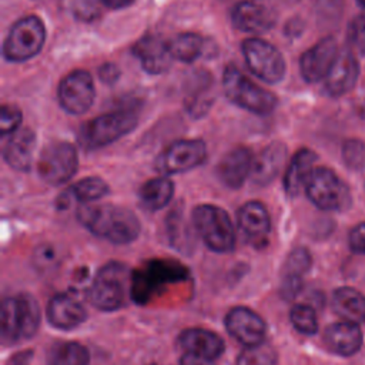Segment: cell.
I'll return each mask as SVG.
<instances>
[{
  "mask_svg": "<svg viewBox=\"0 0 365 365\" xmlns=\"http://www.w3.org/2000/svg\"><path fill=\"white\" fill-rule=\"evenodd\" d=\"M77 218L90 232L114 244H130L141 231L135 214L120 205L84 204L77 210Z\"/></svg>",
  "mask_w": 365,
  "mask_h": 365,
  "instance_id": "obj_1",
  "label": "cell"
},
{
  "mask_svg": "<svg viewBox=\"0 0 365 365\" xmlns=\"http://www.w3.org/2000/svg\"><path fill=\"white\" fill-rule=\"evenodd\" d=\"M222 90L231 103L258 115L271 114L278 106L274 93L257 86L232 64L224 68Z\"/></svg>",
  "mask_w": 365,
  "mask_h": 365,
  "instance_id": "obj_2",
  "label": "cell"
},
{
  "mask_svg": "<svg viewBox=\"0 0 365 365\" xmlns=\"http://www.w3.org/2000/svg\"><path fill=\"white\" fill-rule=\"evenodd\" d=\"M137 124L138 115L133 108L104 113L81 125L78 141L86 150H98L128 134Z\"/></svg>",
  "mask_w": 365,
  "mask_h": 365,
  "instance_id": "obj_3",
  "label": "cell"
},
{
  "mask_svg": "<svg viewBox=\"0 0 365 365\" xmlns=\"http://www.w3.org/2000/svg\"><path fill=\"white\" fill-rule=\"evenodd\" d=\"M192 225L204 244L215 252H230L235 247V230L221 207L200 204L191 214Z\"/></svg>",
  "mask_w": 365,
  "mask_h": 365,
  "instance_id": "obj_4",
  "label": "cell"
},
{
  "mask_svg": "<svg viewBox=\"0 0 365 365\" xmlns=\"http://www.w3.org/2000/svg\"><path fill=\"white\" fill-rule=\"evenodd\" d=\"M40 325V307L30 294L4 298L1 304V338L16 342L33 336Z\"/></svg>",
  "mask_w": 365,
  "mask_h": 365,
  "instance_id": "obj_5",
  "label": "cell"
},
{
  "mask_svg": "<svg viewBox=\"0 0 365 365\" xmlns=\"http://www.w3.org/2000/svg\"><path fill=\"white\" fill-rule=\"evenodd\" d=\"M46 41V27L40 17L24 16L13 23L3 43V57L11 63H23L40 53Z\"/></svg>",
  "mask_w": 365,
  "mask_h": 365,
  "instance_id": "obj_6",
  "label": "cell"
},
{
  "mask_svg": "<svg viewBox=\"0 0 365 365\" xmlns=\"http://www.w3.org/2000/svg\"><path fill=\"white\" fill-rule=\"evenodd\" d=\"M305 194L322 211H344L352 202L346 182L328 167H315L305 185Z\"/></svg>",
  "mask_w": 365,
  "mask_h": 365,
  "instance_id": "obj_7",
  "label": "cell"
},
{
  "mask_svg": "<svg viewBox=\"0 0 365 365\" xmlns=\"http://www.w3.org/2000/svg\"><path fill=\"white\" fill-rule=\"evenodd\" d=\"M128 284L127 267L121 262H108L94 277L88 301L100 311H115L124 305Z\"/></svg>",
  "mask_w": 365,
  "mask_h": 365,
  "instance_id": "obj_8",
  "label": "cell"
},
{
  "mask_svg": "<svg viewBox=\"0 0 365 365\" xmlns=\"http://www.w3.org/2000/svg\"><path fill=\"white\" fill-rule=\"evenodd\" d=\"M241 50L247 67L255 77L268 84L279 83L284 78L287 71L285 58L274 44L251 37L242 41Z\"/></svg>",
  "mask_w": 365,
  "mask_h": 365,
  "instance_id": "obj_9",
  "label": "cell"
},
{
  "mask_svg": "<svg viewBox=\"0 0 365 365\" xmlns=\"http://www.w3.org/2000/svg\"><path fill=\"white\" fill-rule=\"evenodd\" d=\"M77 167V150L67 141H53L47 144L37 160V173L40 178L50 185L67 182L76 174Z\"/></svg>",
  "mask_w": 365,
  "mask_h": 365,
  "instance_id": "obj_10",
  "label": "cell"
},
{
  "mask_svg": "<svg viewBox=\"0 0 365 365\" xmlns=\"http://www.w3.org/2000/svg\"><path fill=\"white\" fill-rule=\"evenodd\" d=\"M207 158V144L200 138H182L171 143L155 160L161 175H174L201 165Z\"/></svg>",
  "mask_w": 365,
  "mask_h": 365,
  "instance_id": "obj_11",
  "label": "cell"
},
{
  "mask_svg": "<svg viewBox=\"0 0 365 365\" xmlns=\"http://www.w3.org/2000/svg\"><path fill=\"white\" fill-rule=\"evenodd\" d=\"M96 88L93 77L86 70H74L61 78L57 88V98L64 111L80 115L88 111L94 103Z\"/></svg>",
  "mask_w": 365,
  "mask_h": 365,
  "instance_id": "obj_12",
  "label": "cell"
},
{
  "mask_svg": "<svg viewBox=\"0 0 365 365\" xmlns=\"http://www.w3.org/2000/svg\"><path fill=\"white\" fill-rule=\"evenodd\" d=\"M338 53V43L332 36L321 38L299 57V73L302 78L307 83H318L324 80Z\"/></svg>",
  "mask_w": 365,
  "mask_h": 365,
  "instance_id": "obj_13",
  "label": "cell"
},
{
  "mask_svg": "<svg viewBox=\"0 0 365 365\" xmlns=\"http://www.w3.org/2000/svg\"><path fill=\"white\" fill-rule=\"evenodd\" d=\"M359 63L356 54L344 48L338 53L331 70L324 78V90L329 97L338 98L349 93L359 78Z\"/></svg>",
  "mask_w": 365,
  "mask_h": 365,
  "instance_id": "obj_14",
  "label": "cell"
},
{
  "mask_svg": "<svg viewBox=\"0 0 365 365\" xmlns=\"http://www.w3.org/2000/svg\"><path fill=\"white\" fill-rule=\"evenodd\" d=\"M225 327L231 336L245 346L264 342L267 332L265 321L257 312L245 307L232 308L225 317Z\"/></svg>",
  "mask_w": 365,
  "mask_h": 365,
  "instance_id": "obj_15",
  "label": "cell"
},
{
  "mask_svg": "<svg viewBox=\"0 0 365 365\" xmlns=\"http://www.w3.org/2000/svg\"><path fill=\"white\" fill-rule=\"evenodd\" d=\"M254 164V155L245 145H237L231 148L220 160L217 167V175L220 181L231 188L238 190L244 185L248 177H251Z\"/></svg>",
  "mask_w": 365,
  "mask_h": 365,
  "instance_id": "obj_16",
  "label": "cell"
},
{
  "mask_svg": "<svg viewBox=\"0 0 365 365\" xmlns=\"http://www.w3.org/2000/svg\"><path fill=\"white\" fill-rule=\"evenodd\" d=\"M131 51L138 58L143 70L153 76L165 73L174 60L168 41L155 34H147L137 40Z\"/></svg>",
  "mask_w": 365,
  "mask_h": 365,
  "instance_id": "obj_17",
  "label": "cell"
},
{
  "mask_svg": "<svg viewBox=\"0 0 365 365\" xmlns=\"http://www.w3.org/2000/svg\"><path fill=\"white\" fill-rule=\"evenodd\" d=\"M231 24L244 33L261 34L275 24V16L268 7L252 0L237 3L230 11Z\"/></svg>",
  "mask_w": 365,
  "mask_h": 365,
  "instance_id": "obj_18",
  "label": "cell"
},
{
  "mask_svg": "<svg viewBox=\"0 0 365 365\" xmlns=\"http://www.w3.org/2000/svg\"><path fill=\"white\" fill-rule=\"evenodd\" d=\"M288 155L287 145L282 141H272L254 157L251 180L255 185L264 187L272 182L285 165Z\"/></svg>",
  "mask_w": 365,
  "mask_h": 365,
  "instance_id": "obj_19",
  "label": "cell"
},
{
  "mask_svg": "<svg viewBox=\"0 0 365 365\" xmlns=\"http://www.w3.org/2000/svg\"><path fill=\"white\" fill-rule=\"evenodd\" d=\"M87 318L83 304L70 294H57L47 304V319L58 329H73Z\"/></svg>",
  "mask_w": 365,
  "mask_h": 365,
  "instance_id": "obj_20",
  "label": "cell"
},
{
  "mask_svg": "<svg viewBox=\"0 0 365 365\" xmlns=\"http://www.w3.org/2000/svg\"><path fill=\"white\" fill-rule=\"evenodd\" d=\"M34 148L36 133L29 127H23L9 135L3 145V158L13 170L29 171L33 164Z\"/></svg>",
  "mask_w": 365,
  "mask_h": 365,
  "instance_id": "obj_21",
  "label": "cell"
},
{
  "mask_svg": "<svg viewBox=\"0 0 365 365\" xmlns=\"http://www.w3.org/2000/svg\"><path fill=\"white\" fill-rule=\"evenodd\" d=\"M178 345L185 354L211 361L218 358L225 348L220 335L202 328H190L182 331L178 338Z\"/></svg>",
  "mask_w": 365,
  "mask_h": 365,
  "instance_id": "obj_22",
  "label": "cell"
},
{
  "mask_svg": "<svg viewBox=\"0 0 365 365\" xmlns=\"http://www.w3.org/2000/svg\"><path fill=\"white\" fill-rule=\"evenodd\" d=\"M317 161V154L311 148H299L289 160L287 170L284 173L282 185L288 197H297L302 190L315 170L314 164Z\"/></svg>",
  "mask_w": 365,
  "mask_h": 365,
  "instance_id": "obj_23",
  "label": "cell"
},
{
  "mask_svg": "<svg viewBox=\"0 0 365 365\" xmlns=\"http://www.w3.org/2000/svg\"><path fill=\"white\" fill-rule=\"evenodd\" d=\"M324 342L329 351L342 356H351L359 351L362 345V331L358 324L341 321L327 327Z\"/></svg>",
  "mask_w": 365,
  "mask_h": 365,
  "instance_id": "obj_24",
  "label": "cell"
},
{
  "mask_svg": "<svg viewBox=\"0 0 365 365\" xmlns=\"http://www.w3.org/2000/svg\"><path fill=\"white\" fill-rule=\"evenodd\" d=\"M241 231L251 240H264L271 231V218L259 201H248L237 212Z\"/></svg>",
  "mask_w": 365,
  "mask_h": 365,
  "instance_id": "obj_25",
  "label": "cell"
},
{
  "mask_svg": "<svg viewBox=\"0 0 365 365\" xmlns=\"http://www.w3.org/2000/svg\"><path fill=\"white\" fill-rule=\"evenodd\" d=\"M174 195V182L167 175L154 177L145 181L138 190V200L144 210L158 211L164 208Z\"/></svg>",
  "mask_w": 365,
  "mask_h": 365,
  "instance_id": "obj_26",
  "label": "cell"
},
{
  "mask_svg": "<svg viewBox=\"0 0 365 365\" xmlns=\"http://www.w3.org/2000/svg\"><path fill=\"white\" fill-rule=\"evenodd\" d=\"M332 308L344 321L361 324L365 321V297L351 287H341L332 294Z\"/></svg>",
  "mask_w": 365,
  "mask_h": 365,
  "instance_id": "obj_27",
  "label": "cell"
},
{
  "mask_svg": "<svg viewBox=\"0 0 365 365\" xmlns=\"http://www.w3.org/2000/svg\"><path fill=\"white\" fill-rule=\"evenodd\" d=\"M168 47L174 60L194 63L204 51V38L197 33L185 31L168 40Z\"/></svg>",
  "mask_w": 365,
  "mask_h": 365,
  "instance_id": "obj_28",
  "label": "cell"
},
{
  "mask_svg": "<svg viewBox=\"0 0 365 365\" xmlns=\"http://www.w3.org/2000/svg\"><path fill=\"white\" fill-rule=\"evenodd\" d=\"M88 349L80 342H58L47 355V365H88Z\"/></svg>",
  "mask_w": 365,
  "mask_h": 365,
  "instance_id": "obj_29",
  "label": "cell"
},
{
  "mask_svg": "<svg viewBox=\"0 0 365 365\" xmlns=\"http://www.w3.org/2000/svg\"><path fill=\"white\" fill-rule=\"evenodd\" d=\"M211 83L208 81V76H198V78L194 80V87L190 90L188 97L185 98V107L187 111L198 118L207 113V110L212 104V96H211Z\"/></svg>",
  "mask_w": 365,
  "mask_h": 365,
  "instance_id": "obj_30",
  "label": "cell"
},
{
  "mask_svg": "<svg viewBox=\"0 0 365 365\" xmlns=\"http://www.w3.org/2000/svg\"><path fill=\"white\" fill-rule=\"evenodd\" d=\"M110 192L108 184L100 177H86L78 180L70 188V195L84 204L101 200Z\"/></svg>",
  "mask_w": 365,
  "mask_h": 365,
  "instance_id": "obj_31",
  "label": "cell"
},
{
  "mask_svg": "<svg viewBox=\"0 0 365 365\" xmlns=\"http://www.w3.org/2000/svg\"><path fill=\"white\" fill-rule=\"evenodd\" d=\"M237 365H277V352L268 342L247 346L240 354Z\"/></svg>",
  "mask_w": 365,
  "mask_h": 365,
  "instance_id": "obj_32",
  "label": "cell"
},
{
  "mask_svg": "<svg viewBox=\"0 0 365 365\" xmlns=\"http://www.w3.org/2000/svg\"><path fill=\"white\" fill-rule=\"evenodd\" d=\"M289 319L294 328L305 335H312L318 331V319L315 309L308 304H297L289 311Z\"/></svg>",
  "mask_w": 365,
  "mask_h": 365,
  "instance_id": "obj_33",
  "label": "cell"
},
{
  "mask_svg": "<svg viewBox=\"0 0 365 365\" xmlns=\"http://www.w3.org/2000/svg\"><path fill=\"white\" fill-rule=\"evenodd\" d=\"M341 155L349 170L359 171L365 168V141L361 138H348L342 143Z\"/></svg>",
  "mask_w": 365,
  "mask_h": 365,
  "instance_id": "obj_34",
  "label": "cell"
},
{
  "mask_svg": "<svg viewBox=\"0 0 365 365\" xmlns=\"http://www.w3.org/2000/svg\"><path fill=\"white\" fill-rule=\"evenodd\" d=\"M311 254L307 248L298 247L292 250L284 264V277H298L302 278V275L311 268Z\"/></svg>",
  "mask_w": 365,
  "mask_h": 365,
  "instance_id": "obj_35",
  "label": "cell"
},
{
  "mask_svg": "<svg viewBox=\"0 0 365 365\" xmlns=\"http://www.w3.org/2000/svg\"><path fill=\"white\" fill-rule=\"evenodd\" d=\"M346 41L349 50L356 56H365V13L355 16L346 30Z\"/></svg>",
  "mask_w": 365,
  "mask_h": 365,
  "instance_id": "obj_36",
  "label": "cell"
},
{
  "mask_svg": "<svg viewBox=\"0 0 365 365\" xmlns=\"http://www.w3.org/2000/svg\"><path fill=\"white\" fill-rule=\"evenodd\" d=\"M68 11L81 21H91L100 16L98 0H66Z\"/></svg>",
  "mask_w": 365,
  "mask_h": 365,
  "instance_id": "obj_37",
  "label": "cell"
},
{
  "mask_svg": "<svg viewBox=\"0 0 365 365\" xmlns=\"http://www.w3.org/2000/svg\"><path fill=\"white\" fill-rule=\"evenodd\" d=\"M23 114L16 106H9L4 104L1 106V114H0V128H1V135L7 137L14 134L21 124Z\"/></svg>",
  "mask_w": 365,
  "mask_h": 365,
  "instance_id": "obj_38",
  "label": "cell"
},
{
  "mask_svg": "<svg viewBox=\"0 0 365 365\" xmlns=\"http://www.w3.org/2000/svg\"><path fill=\"white\" fill-rule=\"evenodd\" d=\"M317 14L325 21L338 20L344 10V0H317Z\"/></svg>",
  "mask_w": 365,
  "mask_h": 365,
  "instance_id": "obj_39",
  "label": "cell"
},
{
  "mask_svg": "<svg viewBox=\"0 0 365 365\" xmlns=\"http://www.w3.org/2000/svg\"><path fill=\"white\" fill-rule=\"evenodd\" d=\"M349 248L355 254L365 255V222L356 224L348 234Z\"/></svg>",
  "mask_w": 365,
  "mask_h": 365,
  "instance_id": "obj_40",
  "label": "cell"
},
{
  "mask_svg": "<svg viewBox=\"0 0 365 365\" xmlns=\"http://www.w3.org/2000/svg\"><path fill=\"white\" fill-rule=\"evenodd\" d=\"M120 76H121V71H120V67L115 63L107 61V63H104L98 67V77L107 86H111V84L117 83Z\"/></svg>",
  "mask_w": 365,
  "mask_h": 365,
  "instance_id": "obj_41",
  "label": "cell"
},
{
  "mask_svg": "<svg viewBox=\"0 0 365 365\" xmlns=\"http://www.w3.org/2000/svg\"><path fill=\"white\" fill-rule=\"evenodd\" d=\"M34 258H36V264L37 265H44L47 267L48 264H51L56 258V250L53 247H50L48 244H43L41 247H38L34 252Z\"/></svg>",
  "mask_w": 365,
  "mask_h": 365,
  "instance_id": "obj_42",
  "label": "cell"
},
{
  "mask_svg": "<svg viewBox=\"0 0 365 365\" xmlns=\"http://www.w3.org/2000/svg\"><path fill=\"white\" fill-rule=\"evenodd\" d=\"M181 365H214V364L211 362V359L190 355V354H184L182 358H181Z\"/></svg>",
  "mask_w": 365,
  "mask_h": 365,
  "instance_id": "obj_43",
  "label": "cell"
},
{
  "mask_svg": "<svg viewBox=\"0 0 365 365\" xmlns=\"http://www.w3.org/2000/svg\"><path fill=\"white\" fill-rule=\"evenodd\" d=\"M135 0H101V3L111 9V10H120V9H125L130 7Z\"/></svg>",
  "mask_w": 365,
  "mask_h": 365,
  "instance_id": "obj_44",
  "label": "cell"
},
{
  "mask_svg": "<svg viewBox=\"0 0 365 365\" xmlns=\"http://www.w3.org/2000/svg\"><path fill=\"white\" fill-rule=\"evenodd\" d=\"M355 111H356V114H358V115L365 121V100H364V101H361L359 104H356Z\"/></svg>",
  "mask_w": 365,
  "mask_h": 365,
  "instance_id": "obj_45",
  "label": "cell"
},
{
  "mask_svg": "<svg viewBox=\"0 0 365 365\" xmlns=\"http://www.w3.org/2000/svg\"><path fill=\"white\" fill-rule=\"evenodd\" d=\"M356 1V4L364 10V13H365V0H355Z\"/></svg>",
  "mask_w": 365,
  "mask_h": 365,
  "instance_id": "obj_46",
  "label": "cell"
},
{
  "mask_svg": "<svg viewBox=\"0 0 365 365\" xmlns=\"http://www.w3.org/2000/svg\"><path fill=\"white\" fill-rule=\"evenodd\" d=\"M13 365H23V364H13Z\"/></svg>",
  "mask_w": 365,
  "mask_h": 365,
  "instance_id": "obj_47",
  "label": "cell"
}]
</instances>
